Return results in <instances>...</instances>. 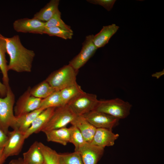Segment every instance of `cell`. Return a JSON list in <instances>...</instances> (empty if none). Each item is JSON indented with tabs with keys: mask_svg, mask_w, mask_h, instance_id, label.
<instances>
[{
	"mask_svg": "<svg viewBox=\"0 0 164 164\" xmlns=\"http://www.w3.org/2000/svg\"><path fill=\"white\" fill-rule=\"evenodd\" d=\"M164 74V70L161 71L156 72L152 74V76L153 77H155L157 79H159Z\"/></svg>",
	"mask_w": 164,
	"mask_h": 164,
	"instance_id": "e575fe53",
	"label": "cell"
},
{
	"mask_svg": "<svg viewBox=\"0 0 164 164\" xmlns=\"http://www.w3.org/2000/svg\"><path fill=\"white\" fill-rule=\"evenodd\" d=\"M119 136L118 134H114L112 130L104 128H97L90 143L104 148L106 146H113Z\"/></svg>",
	"mask_w": 164,
	"mask_h": 164,
	"instance_id": "4fadbf2b",
	"label": "cell"
},
{
	"mask_svg": "<svg viewBox=\"0 0 164 164\" xmlns=\"http://www.w3.org/2000/svg\"><path fill=\"white\" fill-rule=\"evenodd\" d=\"M38 145L45 164H59V153L56 151L40 142H38Z\"/></svg>",
	"mask_w": 164,
	"mask_h": 164,
	"instance_id": "cb8c5ba5",
	"label": "cell"
},
{
	"mask_svg": "<svg viewBox=\"0 0 164 164\" xmlns=\"http://www.w3.org/2000/svg\"><path fill=\"white\" fill-rule=\"evenodd\" d=\"M64 106L60 91H56L47 97L42 99L39 108L45 109L49 108L58 107Z\"/></svg>",
	"mask_w": 164,
	"mask_h": 164,
	"instance_id": "603a6c76",
	"label": "cell"
},
{
	"mask_svg": "<svg viewBox=\"0 0 164 164\" xmlns=\"http://www.w3.org/2000/svg\"><path fill=\"white\" fill-rule=\"evenodd\" d=\"M44 109L39 108L30 112L15 116L14 123L11 127L25 133L29 128L36 117Z\"/></svg>",
	"mask_w": 164,
	"mask_h": 164,
	"instance_id": "9a60e30c",
	"label": "cell"
},
{
	"mask_svg": "<svg viewBox=\"0 0 164 164\" xmlns=\"http://www.w3.org/2000/svg\"><path fill=\"white\" fill-rule=\"evenodd\" d=\"M15 96L10 86L7 87L6 96L0 97V128L7 135L15 119L13 113Z\"/></svg>",
	"mask_w": 164,
	"mask_h": 164,
	"instance_id": "3957f363",
	"label": "cell"
},
{
	"mask_svg": "<svg viewBox=\"0 0 164 164\" xmlns=\"http://www.w3.org/2000/svg\"><path fill=\"white\" fill-rule=\"evenodd\" d=\"M77 152L80 153L84 164H97L104 153V148L86 142Z\"/></svg>",
	"mask_w": 164,
	"mask_h": 164,
	"instance_id": "7c38bea8",
	"label": "cell"
},
{
	"mask_svg": "<svg viewBox=\"0 0 164 164\" xmlns=\"http://www.w3.org/2000/svg\"><path fill=\"white\" fill-rule=\"evenodd\" d=\"M44 34L51 36H57L64 39H72L73 35V32L58 27H45Z\"/></svg>",
	"mask_w": 164,
	"mask_h": 164,
	"instance_id": "f1b7e54d",
	"label": "cell"
},
{
	"mask_svg": "<svg viewBox=\"0 0 164 164\" xmlns=\"http://www.w3.org/2000/svg\"><path fill=\"white\" fill-rule=\"evenodd\" d=\"M94 36L92 34L86 36L80 51L69 62V64L77 71L87 63L97 49L93 41Z\"/></svg>",
	"mask_w": 164,
	"mask_h": 164,
	"instance_id": "52a82bcc",
	"label": "cell"
},
{
	"mask_svg": "<svg viewBox=\"0 0 164 164\" xmlns=\"http://www.w3.org/2000/svg\"><path fill=\"white\" fill-rule=\"evenodd\" d=\"M7 53L10 60L8 70L17 72H30L35 54L32 50L27 49L22 44L19 36L5 37Z\"/></svg>",
	"mask_w": 164,
	"mask_h": 164,
	"instance_id": "6da1fadb",
	"label": "cell"
},
{
	"mask_svg": "<svg viewBox=\"0 0 164 164\" xmlns=\"http://www.w3.org/2000/svg\"><path fill=\"white\" fill-rule=\"evenodd\" d=\"M56 90L46 80L42 82L32 89H31V95L41 99H44Z\"/></svg>",
	"mask_w": 164,
	"mask_h": 164,
	"instance_id": "7402d4cb",
	"label": "cell"
},
{
	"mask_svg": "<svg viewBox=\"0 0 164 164\" xmlns=\"http://www.w3.org/2000/svg\"><path fill=\"white\" fill-rule=\"evenodd\" d=\"M3 150H0V164H4L6 159L4 155Z\"/></svg>",
	"mask_w": 164,
	"mask_h": 164,
	"instance_id": "836d02e7",
	"label": "cell"
},
{
	"mask_svg": "<svg viewBox=\"0 0 164 164\" xmlns=\"http://www.w3.org/2000/svg\"><path fill=\"white\" fill-rule=\"evenodd\" d=\"M7 87L0 81V97H5L6 95Z\"/></svg>",
	"mask_w": 164,
	"mask_h": 164,
	"instance_id": "1f68e13d",
	"label": "cell"
},
{
	"mask_svg": "<svg viewBox=\"0 0 164 164\" xmlns=\"http://www.w3.org/2000/svg\"><path fill=\"white\" fill-rule=\"evenodd\" d=\"M119 28V27L115 24L103 26L100 31L93 36V41L97 49L102 47L107 44Z\"/></svg>",
	"mask_w": 164,
	"mask_h": 164,
	"instance_id": "e0dca14e",
	"label": "cell"
},
{
	"mask_svg": "<svg viewBox=\"0 0 164 164\" xmlns=\"http://www.w3.org/2000/svg\"><path fill=\"white\" fill-rule=\"evenodd\" d=\"M59 0H50L38 12L35 13L33 17L45 22L48 21L59 10Z\"/></svg>",
	"mask_w": 164,
	"mask_h": 164,
	"instance_id": "ffe728a7",
	"label": "cell"
},
{
	"mask_svg": "<svg viewBox=\"0 0 164 164\" xmlns=\"http://www.w3.org/2000/svg\"><path fill=\"white\" fill-rule=\"evenodd\" d=\"M47 140L66 145L69 142V128L66 127L45 131Z\"/></svg>",
	"mask_w": 164,
	"mask_h": 164,
	"instance_id": "ac0fdd59",
	"label": "cell"
},
{
	"mask_svg": "<svg viewBox=\"0 0 164 164\" xmlns=\"http://www.w3.org/2000/svg\"><path fill=\"white\" fill-rule=\"evenodd\" d=\"M59 164H84L78 152L59 154Z\"/></svg>",
	"mask_w": 164,
	"mask_h": 164,
	"instance_id": "83f0119b",
	"label": "cell"
},
{
	"mask_svg": "<svg viewBox=\"0 0 164 164\" xmlns=\"http://www.w3.org/2000/svg\"><path fill=\"white\" fill-rule=\"evenodd\" d=\"M7 53L6 42L5 37L0 36V69L2 74L3 84L7 87L9 86V79L8 72V65L5 58Z\"/></svg>",
	"mask_w": 164,
	"mask_h": 164,
	"instance_id": "44dd1931",
	"label": "cell"
},
{
	"mask_svg": "<svg viewBox=\"0 0 164 164\" xmlns=\"http://www.w3.org/2000/svg\"><path fill=\"white\" fill-rule=\"evenodd\" d=\"M13 27L18 32L42 34L45 28V22L33 18H25L15 21Z\"/></svg>",
	"mask_w": 164,
	"mask_h": 164,
	"instance_id": "8fae6325",
	"label": "cell"
},
{
	"mask_svg": "<svg viewBox=\"0 0 164 164\" xmlns=\"http://www.w3.org/2000/svg\"><path fill=\"white\" fill-rule=\"evenodd\" d=\"M56 108H46L41 112L34 119L29 128L24 133L25 139L34 133L41 132L48 122Z\"/></svg>",
	"mask_w": 164,
	"mask_h": 164,
	"instance_id": "5bb4252c",
	"label": "cell"
},
{
	"mask_svg": "<svg viewBox=\"0 0 164 164\" xmlns=\"http://www.w3.org/2000/svg\"><path fill=\"white\" fill-rule=\"evenodd\" d=\"M22 158L27 164H41L44 162L43 156L39 146L38 142L33 143L28 150L23 154Z\"/></svg>",
	"mask_w": 164,
	"mask_h": 164,
	"instance_id": "d6986e66",
	"label": "cell"
},
{
	"mask_svg": "<svg viewBox=\"0 0 164 164\" xmlns=\"http://www.w3.org/2000/svg\"><path fill=\"white\" fill-rule=\"evenodd\" d=\"M78 71L68 64L52 73L45 80L56 91H60L77 83Z\"/></svg>",
	"mask_w": 164,
	"mask_h": 164,
	"instance_id": "7a4b0ae2",
	"label": "cell"
},
{
	"mask_svg": "<svg viewBox=\"0 0 164 164\" xmlns=\"http://www.w3.org/2000/svg\"><path fill=\"white\" fill-rule=\"evenodd\" d=\"M29 87L20 97L14 108L15 116L28 113L39 108L42 99L31 95Z\"/></svg>",
	"mask_w": 164,
	"mask_h": 164,
	"instance_id": "9c48e42d",
	"label": "cell"
},
{
	"mask_svg": "<svg viewBox=\"0 0 164 164\" xmlns=\"http://www.w3.org/2000/svg\"><path fill=\"white\" fill-rule=\"evenodd\" d=\"M41 164H45V163H44V162L43 163Z\"/></svg>",
	"mask_w": 164,
	"mask_h": 164,
	"instance_id": "d590c367",
	"label": "cell"
},
{
	"mask_svg": "<svg viewBox=\"0 0 164 164\" xmlns=\"http://www.w3.org/2000/svg\"><path fill=\"white\" fill-rule=\"evenodd\" d=\"M77 115L67 104L56 107L47 123L42 130L45 131L66 127L71 122Z\"/></svg>",
	"mask_w": 164,
	"mask_h": 164,
	"instance_id": "8992f818",
	"label": "cell"
},
{
	"mask_svg": "<svg viewBox=\"0 0 164 164\" xmlns=\"http://www.w3.org/2000/svg\"><path fill=\"white\" fill-rule=\"evenodd\" d=\"M0 36H2V35L0 33Z\"/></svg>",
	"mask_w": 164,
	"mask_h": 164,
	"instance_id": "8d00e7d4",
	"label": "cell"
},
{
	"mask_svg": "<svg viewBox=\"0 0 164 164\" xmlns=\"http://www.w3.org/2000/svg\"><path fill=\"white\" fill-rule=\"evenodd\" d=\"M83 115L88 122L96 128H104L111 130L117 125L120 120L96 110Z\"/></svg>",
	"mask_w": 164,
	"mask_h": 164,
	"instance_id": "ba28073f",
	"label": "cell"
},
{
	"mask_svg": "<svg viewBox=\"0 0 164 164\" xmlns=\"http://www.w3.org/2000/svg\"><path fill=\"white\" fill-rule=\"evenodd\" d=\"M83 91L77 83L60 91L63 105L67 104L70 101Z\"/></svg>",
	"mask_w": 164,
	"mask_h": 164,
	"instance_id": "d4e9b609",
	"label": "cell"
},
{
	"mask_svg": "<svg viewBox=\"0 0 164 164\" xmlns=\"http://www.w3.org/2000/svg\"><path fill=\"white\" fill-rule=\"evenodd\" d=\"M69 129V142L74 145L75 147L74 151H77L86 142L79 130L76 126L72 125Z\"/></svg>",
	"mask_w": 164,
	"mask_h": 164,
	"instance_id": "484cf974",
	"label": "cell"
},
{
	"mask_svg": "<svg viewBox=\"0 0 164 164\" xmlns=\"http://www.w3.org/2000/svg\"><path fill=\"white\" fill-rule=\"evenodd\" d=\"M132 107L129 102L116 98L100 101L95 110L120 119L128 116Z\"/></svg>",
	"mask_w": 164,
	"mask_h": 164,
	"instance_id": "277c9868",
	"label": "cell"
},
{
	"mask_svg": "<svg viewBox=\"0 0 164 164\" xmlns=\"http://www.w3.org/2000/svg\"><path fill=\"white\" fill-rule=\"evenodd\" d=\"M8 138V135L0 128V150L3 149Z\"/></svg>",
	"mask_w": 164,
	"mask_h": 164,
	"instance_id": "4dcf8cb0",
	"label": "cell"
},
{
	"mask_svg": "<svg viewBox=\"0 0 164 164\" xmlns=\"http://www.w3.org/2000/svg\"><path fill=\"white\" fill-rule=\"evenodd\" d=\"M115 0H87V1L91 3L103 6L108 11H110L113 8Z\"/></svg>",
	"mask_w": 164,
	"mask_h": 164,
	"instance_id": "f546056e",
	"label": "cell"
},
{
	"mask_svg": "<svg viewBox=\"0 0 164 164\" xmlns=\"http://www.w3.org/2000/svg\"><path fill=\"white\" fill-rule=\"evenodd\" d=\"M8 164H27L23 161V159L21 158H19L17 159H13L11 160Z\"/></svg>",
	"mask_w": 164,
	"mask_h": 164,
	"instance_id": "d6a6232c",
	"label": "cell"
},
{
	"mask_svg": "<svg viewBox=\"0 0 164 164\" xmlns=\"http://www.w3.org/2000/svg\"><path fill=\"white\" fill-rule=\"evenodd\" d=\"M100 100L95 94L81 92L67 103L77 115H84L95 110Z\"/></svg>",
	"mask_w": 164,
	"mask_h": 164,
	"instance_id": "5b68a950",
	"label": "cell"
},
{
	"mask_svg": "<svg viewBox=\"0 0 164 164\" xmlns=\"http://www.w3.org/2000/svg\"><path fill=\"white\" fill-rule=\"evenodd\" d=\"M70 124L78 128L86 142H91L97 128L88 122L83 115H77Z\"/></svg>",
	"mask_w": 164,
	"mask_h": 164,
	"instance_id": "2e32d148",
	"label": "cell"
},
{
	"mask_svg": "<svg viewBox=\"0 0 164 164\" xmlns=\"http://www.w3.org/2000/svg\"><path fill=\"white\" fill-rule=\"evenodd\" d=\"M45 27H58L65 30L73 32L70 26L66 24L61 18V13L58 10L52 17L45 22Z\"/></svg>",
	"mask_w": 164,
	"mask_h": 164,
	"instance_id": "4316f807",
	"label": "cell"
},
{
	"mask_svg": "<svg viewBox=\"0 0 164 164\" xmlns=\"http://www.w3.org/2000/svg\"><path fill=\"white\" fill-rule=\"evenodd\" d=\"M7 141L3 150L6 159L9 156L19 155L26 139L24 133L16 130L9 131Z\"/></svg>",
	"mask_w": 164,
	"mask_h": 164,
	"instance_id": "30bf717a",
	"label": "cell"
}]
</instances>
